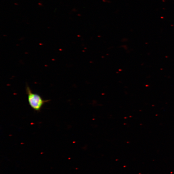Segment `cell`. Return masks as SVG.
Instances as JSON below:
<instances>
[{
  "instance_id": "6da1fadb",
  "label": "cell",
  "mask_w": 174,
  "mask_h": 174,
  "mask_svg": "<svg viewBox=\"0 0 174 174\" xmlns=\"http://www.w3.org/2000/svg\"><path fill=\"white\" fill-rule=\"evenodd\" d=\"M26 91L29 105L35 111H40L44 104L49 101V100H43L39 95L32 92L28 85L26 86Z\"/></svg>"
}]
</instances>
